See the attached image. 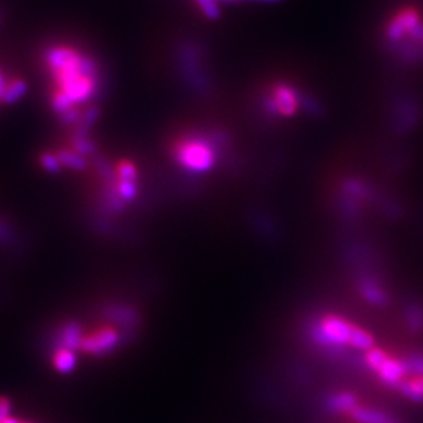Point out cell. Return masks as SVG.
<instances>
[{
	"label": "cell",
	"instance_id": "cell-1",
	"mask_svg": "<svg viewBox=\"0 0 423 423\" xmlns=\"http://www.w3.org/2000/svg\"><path fill=\"white\" fill-rule=\"evenodd\" d=\"M46 67L53 80V107L67 116L91 100L97 88V70L91 58L67 44H55L46 51Z\"/></svg>",
	"mask_w": 423,
	"mask_h": 423
},
{
	"label": "cell",
	"instance_id": "cell-2",
	"mask_svg": "<svg viewBox=\"0 0 423 423\" xmlns=\"http://www.w3.org/2000/svg\"><path fill=\"white\" fill-rule=\"evenodd\" d=\"M173 156L177 165L189 173H206L216 162V151L212 143L202 136L186 134L173 144Z\"/></svg>",
	"mask_w": 423,
	"mask_h": 423
},
{
	"label": "cell",
	"instance_id": "cell-3",
	"mask_svg": "<svg viewBox=\"0 0 423 423\" xmlns=\"http://www.w3.org/2000/svg\"><path fill=\"white\" fill-rule=\"evenodd\" d=\"M117 196L122 200H132L137 193V169L130 160H121L117 166Z\"/></svg>",
	"mask_w": 423,
	"mask_h": 423
},
{
	"label": "cell",
	"instance_id": "cell-4",
	"mask_svg": "<svg viewBox=\"0 0 423 423\" xmlns=\"http://www.w3.org/2000/svg\"><path fill=\"white\" fill-rule=\"evenodd\" d=\"M27 91H28V85L25 81L20 80V78H13V80H10V83L7 85L3 103H7V104L15 103L25 96Z\"/></svg>",
	"mask_w": 423,
	"mask_h": 423
},
{
	"label": "cell",
	"instance_id": "cell-5",
	"mask_svg": "<svg viewBox=\"0 0 423 423\" xmlns=\"http://www.w3.org/2000/svg\"><path fill=\"white\" fill-rule=\"evenodd\" d=\"M58 158H60L62 166H67L70 169H77L78 170V169H83L84 165H85L84 159L76 152H62L58 155Z\"/></svg>",
	"mask_w": 423,
	"mask_h": 423
},
{
	"label": "cell",
	"instance_id": "cell-6",
	"mask_svg": "<svg viewBox=\"0 0 423 423\" xmlns=\"http://www.w3.org/2000/svg\"><path fill=\"white\" fill-rule=\"evenodd\" d=\"M199 10L209 18H215L218 15V1L215 0H195Z\"/></svg>",
	"mask_w": 423,
	"mask_h": 423
},
{
	"label": "cell",
	"instance_id": "cell-7",
	"mask_svg": "<svg viewBox=\"0 0 423 423\" xmlns=\"http://www.w3.org/2000/svg\"><path fill=\"white\" fill-rule=\"evenodd\" d=\"M41 165L48 172H58L62 166L60 158L53 153H44L41 156Z\"/></svg>",
	"mask_w": 423,
	"mask_h": 423
},
{
	"label": "cell",
	"instance_id": "cell-8",
	"mask_svg": "<svg viewBox=\"0 0 423 423\" xmlns=\"http://www.w3.org/2000/svg\"><path fill=\"white\" fill-rule=\"evenodd\" d=\"M8 83H10V81L6 80V76H4V73H3L1 69H0V102H1V103H3L4 93H6V90H7Z\"/></svg>",
	"mask_w": 423,
	"mask_h": 423
},
{
	"label": "cell",
	"instance_id": "cell-9",
	"mask_svg": "<svg viewBox=\"0 0 423 423\" xmlns=\"http://www.w3.org/2000/svg\"><path fill=\"white\" fill-rule=\"evenodd\" d=\"M215 1H221V0H215Z\"/></svg>",
	"mask_w": 423,
	"mask_h": 423
}]
</instances>
